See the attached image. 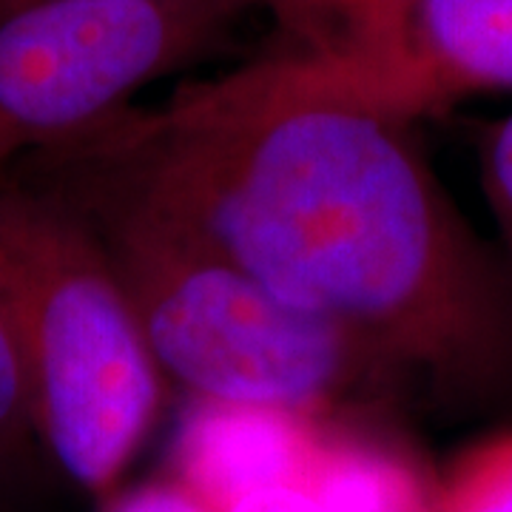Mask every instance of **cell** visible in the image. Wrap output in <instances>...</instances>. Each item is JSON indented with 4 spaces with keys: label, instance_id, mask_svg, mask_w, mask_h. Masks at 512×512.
I'll list each match as a JSON object with an SVG mask.
<instances>
[{
    "label": "cell",
    "instance_id": "cell-9",
    "mask_svg": "<svg viewBox=\"0 0 512 512\" xmlns=\"http://www.w3.org/2000/svg\"><path fill=\"white\" fill-rule=\"evenodd\" d=\"M436 512H512V436L484 441L453 467Z\"/></svg>",
    "mask_w": 512,
    "mask_h": 512
},
{
    "label": "cell",
    "instance_id": "cell-5",
    "mask_svg": "<svg viewBox=\"0 0 512 512\" xmlns=\"http://www.w3.org/2000/svg\"><path fill=\"white\" fill-rule=\"evenodd\" d=\"M328 439L308 416L256 404L197 402L180 427L174 467L185 490L211 512L271 490H313Z\"/></svg>",
    "mask_w": 512,
    "mask_h": 512
},
{
    "label": "cell",
    "instance_id": "cell-1",
    "mask_svg": "<svg viewBox=\"0 0 512 512\" xmlns=\"http://www.w3.org/2000/svg\"><path fill=\"white\" fill-rule=\"evenodd\" d=\"M55 148L197 231L382 373L484 382L507 316L404 120L305 57L265 60L123 109Z\"/></svg>",
    "mask_w": 512,
    "mask_h": 512
},
{
    "label": "cell",
    "instance_id": "cell-7",
    "mask_svg": "<svg viewBox=\"0 0 512 512\" xmlns=\"http://www.w3.org/2000/svg\"><path fill=\"white\" fill-rule=\"evenodd\" d=\"M254 6L274 15L299 46L296 55L342 74L393 111L419 0H254Z\"/></svg>",
    "mask_w": 512,
    "mask_h": 512
},
{
    "label": "cell",
    "instance_id": "cell-10",
    "mask_svg": "<svg viewBox=\"0 0 512 512\" xmlns=\"http://www.w3.org/2000/svg\"><path fill=\"white\" fill-rule=\"evenodd\" d=\"M37 439L35 410L18 342L0 302V473L15 467Z\"/></svg>",
    "mask_w": 512,
    "mask_h": 512
},
{
    "label": "cell",
    "instance_id": "cell-6",
    "mask_svg": "<svg viewBox=\"0 0 512 512\" xmlns=\"http://www.w3.org/2000/svg\"><path fill=\"white\" fill-rule=\"evenodd\" d=\"M478 89H512V0H419L393 111L404 120Z\"/></svg>",
    "mask_w": 512,
    "mask_h": 512
},
{
    "label": "cell",
    "instance_id": "cell-4",
    "mask_svg": "<svg viewBox=\"0 0 512 512\" xmlns=\"http://www.w3.org/2000/svg\"><path fill=\"white\" fill-rule=\"evenodd\" d=\"M254 0H60L0 15V171L217 55Z\"/></svg>",
    "mask_w": 512,
    "mask_h": 512
},
{
    "label": "cell",
    "instance_id": "cell-14",
    "mask_svg": "<svg viewBox=\"0 0 512 512\" xmlns=\"http://www.w3.org/2000/svg\"><path fill=\"white\" fill-rule=\"evenodd\" d=\"M40 3H60V0H0V15L26 9V6H40Z\"/></svg>",
    "mask_w": 512,
    "mask_h": 512
},
{
    "label": "cell",
    "instance_id": "cell-8",
    "mask_svg": "<svg viewBox=\"0 0 512 512\" xmlns=\"http://www.w3.org/2000/svg\"><path fill=\"white\" fill-rule=\"evenodd\" d=\"M313 495L325 512H436V493L399 456L328 439Z\"/></svg>",
    "mask_w": 512,
    "mask_h": 512
},
{
    "label": "cell",
    "instance_id": "cell-13",
    "mask_svg": "<svg viewBox=\"0 0 512 512\" xmlns=\"http://www.w3.org/2000/svg\"><path fill=\"white\" fill-rule=\"evenodd\" d=\"M228 512H325L311 490L302 487H271L239 498Z\"/></svg>",
    "mask_w": 512,
    "mask_h": 512
},
{
    "label": "cell",
    "instance_id": "cell-12",
    "mask_svg": "<svg viewBox=\"0 0 512 512\" xmlns=\"http://www.w3.org/2000/svg\"><path fill=\"white\" fill-rule=\"evenodd\" d=\"M106 512H211L180 481L174 484H146L111 501Z\"/></svg>",
    "mask_w": 512,
    "mask_h": 512
},
{
    "label": "cell",
    "instance_id": "cell-11",
    "mask_svg": "<svg viewBox=\"0 0 512 512\" xmlns=\"http://www.w3.org/2000/svg\"><path fill=\"white\" fill-rule=\"evenodd\" d=\"M484 188L512 256V114L493 128L484 148Z\"/></svg>",
    "mask_w": 512,
    "mask_h": 512
},
{
    "label": "cell",
    "instance_id": "cell-2",
    "mask_svg": "<svg viewBox=\"0 0 512 512\" xmlns=\"http://www.w3.org/2000/svg\"><path fill=\"white\" fill-rule=\"evenodd\" d=\"M12 168L89 222L163 379L200 402L308 416L382 373L342 330L282 305L197 231L72 151L49 148Z\"/></svg>",
    "mask_w": 512,
    "mask_h": 512
},
{
    "label": "cell",
    "instance_id": "cell-3",
    "mask_svg": "<svg viewBox=\"0 0 512 512\" xmlns=\"http://www.w3.org/2000/svg\"><path fill=\"white\" fill-rule=\"evenodd\" d=\"M0 302L37 439L74 484L103 493L157 419L163 373L89 222L12 165L0 171Z\"/></svg>",
    "mask_w": 512,
    "mask_h": 512
}]
</instances>
